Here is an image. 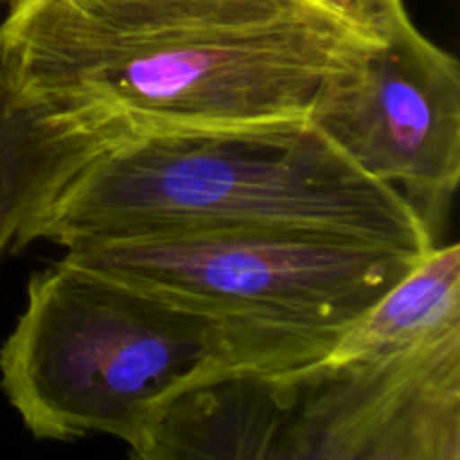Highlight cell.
Instances as JSON below:
<instances>
[{
	"instance_id": "obj_1",
	"label": "cell",
	"mask_w": 460,
	"mask_h": 460,
	"mask_svg": "<svg viewBox=\"0 0 460 460\" xmlns=\"http://www.w3.org/2000/svg\"><path fill=\"white\" fill-rule=\"evenodd\" d=\"M368 45L310 0H12L0 22L18 93L108 144L308 119Z\"/></svg>"
},
{
	"instance_id": "obj_2",
	"label": "cell",
	"mask_w": 460,
	"mask_h": 460,
	"mask_svg": "<svg viewBox=\"0 0 460 460\" xmlns=\"http://www.w3.org/2000/svg\"><path fill=\"white\" fill-rule=\"evenodd\" d=\"M209 229H295L425 254L416 207L346 160L308 119L103 144L40 207L13 250Z\"/></svg>"
},
{
	"instance_id": "obj_3",
	"label": "cell",
	"mask_w": 460,
	"mask_h": 460,
	"mask_svg": "<svg viewBox=\"0 0 460 460\" xmlns=\"http://www.w3.org/2000/svg\"><path fill=\"white\" fill-rule=\"evenodd\" d=\"M422 254L295 229H209L76 241L63 261L218 326L250 368L288 371L341 332Z\"/></svg>"
},
{
	"instance_id": "obj_4",
	"label": "cell",
	"mask_w": 460,
	"mask_h": 460,
	"mask_svg": "<svg viewBox=\"0 0 460 460\" xmlns=\"http://www.w3.org/2000/svg\"><path fill=\"white\" fill-rule=\"evenodd\" d=\"M250 368L227 335L157 296L58 259L31 277L0 349V385L40 440L103 434L130 445L191 382Z\"/></svg>"
},
{
	"instance_id": "obj_5",
	"label": "cell",
	"mask_w": 460,
	"mask_h": 460,
	"mask_svg": "<svg viewBox=\"0 0 460 460\" xmlns=\"http://www.w3.org/2000/svg\"><path fill=\"white\" fill-rule=\"evenodd\" d=\"M308 121L438 232L460 180V67L416 25L332 72Z\"/></svg>"
},
{
	"instance_id": "obj_6",
	"label": "cell",
	"mask_w": 460,
	"mask_h": 460,
	"mask_svg": "<svg viewBox=\"0 0 460 460\" xmlns=\"http://www.w3.org/2000/svg\"><path fill=\"white\" fill-rule=\"evenodd\" d=\"M130 460H337L314 364L225 368L157 404Z\"/></svg>"
},
{
	"instance_id": "obj_7",
	"label": "cell",
	"mask_w": 460,
	"mask_h": 460,
	"mask_svg": "<svg viewBox=\"0 0 460 460\" xmlns=\"http://www.w3.org/2000/svg\"><path fill=\"white\" fill-rule=\"evenodd\" d=\"M340 460H460V340L394 364L350 409Z\"/></svg>"
},
{
	"instance_id": "obj_8",
	"label": "cell",
	"mask_w": 460,
	"mask_h": 460,
	"mask_svg": "<svg viewBox=\"0 0 460 460\" xmlns=\"http://www.w3.org/2000/svg\"><path fill=\"white\" fill-rule=\"evenodd\" d=\"M108 144L22 97L0 67V259L31 216Z\"/></svg>"
},
{
	"instance_id": "obj_9",
	"label": "cell",
	"mask_w": 460,
	"mask_h": 460,
	"mask_svg": "<svg viewBox=\"0 0 460 460\" xmlns=\"http://www.w3.org/2000/svg\"><path fill=\"white\" fill-rule=\"evenodd\" d=\"M460 331V247L438 245L373 301L319 362H377Z\"/></svg>"
},
{
	"instance_id": "obj_10",
	"label": "cell",
	"mask_w": 460,
	"mask_h": 460,
	"mask_svg": "<svg viewBox=\"0 0 460 460\" xmlns=\"http://www.w3.org/2000/svg\"><path fill=\"white\" fill-rule=\"evenodd\" d=\"M367 43H386L413 25L402 0H310Z\"/></svg>"
},
{
	"instance_id": "obj_11",
	"label": "cell",
	"mask_w": 460,
	"mask_h": 460,
	"mask_svg": "<svg viewBox=\"0 0 460 460\" xmlns=\"http://www.w3.org/2000/svg\"><path fill=\"white\" fill-rule=\"evenodd\" d=\"M0 3H3V0H0Z\"/></svg>"
}]
</instances>
